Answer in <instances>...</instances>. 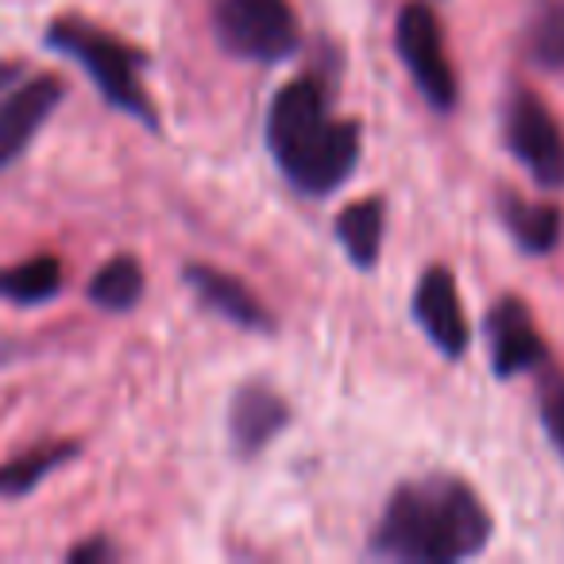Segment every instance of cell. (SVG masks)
Instances as JSON below:
<instances>
[{"label":"cell","mask_w":564,"mask_h":564,"mask_svg":"<svg viewBox=\"0 0 564 564\" xmlns=\"http://www.w3.org/2000/svg\"><path fill=\"white\" fill-rule=\"evenodd\" d=\"M491 514L456 476H425L402 484L371 533V556L399 564H456L484 553Z\"/></svg>","instance_id":"1"},{"label":"cell","mask_w":564,"mask_h":564,"mask_svg":"<svg viewBox=\"0 0 564 564\" xmlns=\"http://www.w3.org/2000/svg\"><path fill=\"white\" fill-rule=\"evenodd\" d=\"M267 148L294 189L325 197L352 178L360 163V124L333 120L317 78L282 86L267 112Z\"/></svg>","instance_id":"2"},{"label":"cell","mask_w":564,"mask_h":564,"mask_svg":"<svg viewBox=\"0 0 564 564\" xmlns=\"http://www.w3.org/2000/svg\"><path fill=\"white\" fill-rule=\"evenodd\" d=\"M47 47L70 55L82 70L94 78V86L101 89V97L112 105V109L128 112L140 124H148L151 132L159 128L155 105L148 101L140 86V63L132 47H124L120 40L105 35L101 28L86 24V20H55L47 28Z\"/></svg>","instance_id":"3"},{"label":"cell","mask_w":564,"mask_h":564,"mask_svg":"<svg viewBox=\"0 0 564 564\" xmlns=\"http://www.w3.org/2000/svg\"><path fill=\"white\" fill-rule=\"evenodd\" d=\"M217 43L248 63H282L302 43L299 20L286 0H217Z\"/></svg>","instance_id":"4"},{"label":"cell","mask_w":564,"mask_h":564,"mask_svg":"<svg viewBox=\"0 0 564 564\" xmlns=\"http://www.w3.org/2000/svg\"><path fill=\"white\" fill-rule=\"evenodd\" d=\"M394 47H399L402 63H406L414 86L437 112H448L456 105V74L445 55V35H441L437 12L425 0H410L399 12L394 24Z\"/></svg>","instance_id":"5"},{"label":"cell","mask_w":564,"mask_h":564,"mask_svg":"<svg viewBox=\"0 0 564 564\" xmlns=\"http://www.w3.org/2000/svg\"><path fill=\"white\" fill-rule=\"evenodd\" d=\"M507 148L538 186H564V132L553 112L541 105V97L525 89L507 105Z\"/></svg>","instance_id":"6"},{"label":"cell","mask_w":564,"mask_h":564,"mask_svg":"<svg viewBox=\"0 0 564 564\" xmlns=\"http://www.w3.org/2000/svg\"><path fill=\"white\" fill-rule=\"evenodd\" d=\"M63 97L66 86L58 78H51V74L20 82V86H12L9 94L0 97V171L24 155L35 132L63 105Z\"/></svg>","instance_id":"7"},{"label":"cell","mask_w":564,"mask_h":564,"mask_svg":"<svg viewBox=\"0 0 564 564\" xmlns=\"http://www.w3.org/2000/svg\"><path fill=\"white\" fill-rule=\"evenodd\" d=\"M414 317L422 325V333L448 356V360H460L468 352V317H464L460 294H456V279L448 267H430V271L417 279L414 291Z\"/></svg>","instance_id":"8"},{"label":"cell","mask_w":564,"mask_h":564,"mask_svg":"<svg viewBox=\"0 0 564 564\" xmlns=\"http://www.w3.org/2000/svg\"><path fill=\"white\" fill-rule=\"evenodd\" d=\"M487 345H491V368L499 379L533 371L545 360V340L533 329V317L525 302L502 299L487 314Z\"/></svg>","instance_id":"9"},{"label":"cell","mask_w":564,"mask_h":564,"mask_svg":"<svg viewBox=\"0 0 564 564\" xmlns=\"http://www.w3.org/2000/svg\"><path fill=\"white\" fill-rule=\"evenodd\" d=\"M291 422V406L279 391H271L267 383H243L232 394L228 406V437H232L236 453L256 456L279 437Z\"/></svg>","instance_id":"10"},{"label":"cell","mask_w":564,"mask_h":564,"mask_svg":"<svg viewBox=\"0 0 564 564\" xmlns=\"http://www.w3.org/2000/svg\"><path fill=\"white\" fill-rule=\"evenodd\" d=\"M182 274H186L189 291H194L209 310H217L225 322L240 325V329H256V333L274 329L267 306L251 294V286H243L240 279H232V274L217 271V267H209V263H189Z\"/></svg>","instance_id":"11"},{"label":"cell","mask_w":564,"mask_h":564,"mask_svg":"<svg viewBox=\"0 0 564 564\" xmlns=\"http://www.w3.org/2000/svg\"><path fill=\"white\" fill-rule=\"evenodd\" d=\"M502 220H507L510 236L522 251L530 256H545L561 240L564 217L556 205L549 202H522V197H502Z\"/></svg>","instance_id":"12"},{"label":"cell","mask_w":564,"mask_h":564,"mask_svg":"<svg viewBox=\"0 0 564 564\" xmlns=\"http://www.w3.org/2000/svg\"><path fill=\"white\" fill-rule=\"evenodd\" d=\"M337 240L345 243L348 259L360 271H371L379 263V248H383V202L379 197H364V202L340 209Z\"/></svg>","instance_id":"13"},{"label":"cell","mask_w":564,"mask_h":564,"mask_svg":"<svg viewBox=\"0 0 564 564\" xmlns=\"http://www.w3.org/2000/svg\"><path fill=\"white\" fill-rule=\"evenodd\" d=\"M143 286H148V279H143L140 259L112 256L109 263L89 279V302L109 310V314H128L132 306H140Z\"/></svg>","instance_id":"14"},{"label":"cell","mask_w":564,"mask_h":564,"mask_svg":"<svg viewBox=\"0 0 564 564\" xmlns=\"http://www.w3.org/2000/svg\"><path fill=\"white\" fill-rule=\"evenodd\" d=\"M58 291H63V263L55 256H35L0 271V299L17 302V306H40Z\"/></svg>","instance_id":"15"},{"label":"cell","mask_w":564,"mask_h":564,"mask_svg":"<svg viewBox=\"0 0 564 564\" xmlns=\"http://www.w3.org/2000/svg\"><path fill=\"white\" fill-rule=\"evenodd\" d=\"M74 456H78V445L63 441V445H40L32 453L17 456V460L0 464V499H20V495L35 491L51 471H58Z\"/></svg>","instance_id":"16"},{"label":"cell","mask_w":564,"mask_h":564,"mask_svg":"<svg viewBox=\"0 0 564 564\" xmlns=\"http://www.w3.org/2000/svg\"><path fill=\"white\" fill-rule=\"evenodd\" d=\"M525 51L549 74L564 70V0H538L525 24Z\"/></svg>","instance_id":"17"},{"label":"cell","mask_w":564,"mask_h":564,"mask_svg":"<svg viewBox=\"0 0 564 564\" xmlns=\"http://www.w3.org/2000/svg\"><path fill=\"white\" fill-rule=\"evenodd\" d=\"M538 410L549 441L564 460V371H545L538 383Z\"/></svg>","instance_id":"18"},{"label":"cell","mask_w":564,"mask_h":564,"mask_svg":"<svg viewBox=\"0 0 564 564\" xmlns=\"http://www.w3.org/2000/svg\"><path fill=\"white\" fill-rule=\"evenodd\" d=\"M66 556H70L74 564H101V561H117V549L105 538H89V541H82V545H74Z\"/></svg>","instance_id":"19"},{"label":"cell","mask_w":564,"mask_h":564,"mask_svg":"<svg viewBox=\"0 0 564 564\" xmlns=\"http://www.w3.org/2000/svg\"><path fill=\"white\" fill-rule=\"evenodd\" d=\"M20 74H24V66H20V63H0V97H4L12 86H17Z\"/></svg>","instance_id":"20"}]
</instances>
